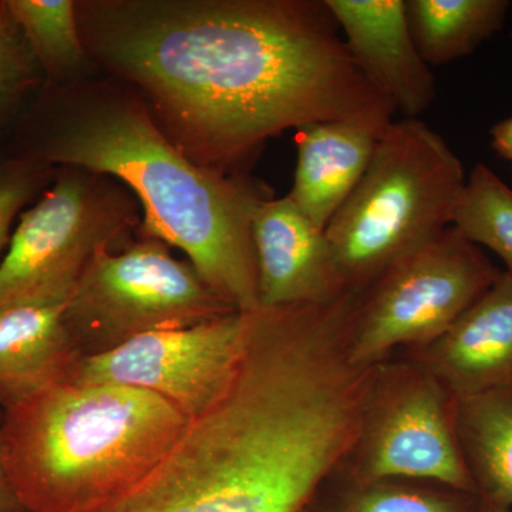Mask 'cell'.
I'll list each match as a JSON object with an SVG mask.
<instances>
[{"label": "cell", "mask_w": 512, "mask_h": 512, "mask_svg": "<svg viewBox=\"0 0 512 512\" xmlns=\"http://www.w3.org/2000/svg\"><path fill=\"white\" fill-rule=\"evenodd\" d=\"M248 322V312H234L191 328L137 336L110 352L83 357L70 382L147 390L195 419L234 379Z\"/></svg>", "instance_id": "obj_9"}, {"label": "cell", "mask_w": 512, "mask_h": 512, "mask_svg": "<svg viewBox=\"0 0 512 512\" xmlns=\"http://www.w3.org/2000/svg\"><path fill=\"white\" fill-rule=\"evenodd\" d=\"M453 227L503 259L512 275V188L485 164H477L467 177Z\"/></svg>", "instance_id": "obj_18"}, {"label": "cell", "mask_w": 512, "mask_h": 512, "mask_svg": "<svg viewBox=\"0 0 512 512\" xmlns=\"http://www.w3.org/2000/svg\"><path fill=\"white\" fill-rule=\"evenodd\" d=\"M76 15L90 62L146 97L201 167L248 175L289 128L380 137L394 121L325 0H82Z\"/></svg>", "instance_id": "obj_1"}, {"label": "cell", "mask_w": 512, "mask_h": 512, "mask_svg": "<svg viewBox=\"0 0 512 512\" xmlns=\"http://www.w3.org/2000/svg\"><path fill=\"white\" fill-rule=\"evenodd\" d=\"M3 409L6 471L28 512H83L126 493L190 423L158 394L117 384L56 383Z\"/></svg>", "instance_id": "obj_3"}, {"label": "cell", "mask_w": 512, "mask_h": 512, "mask_svg": "<svg viewBox=\"0 0 512 512\" xmlns=\"http://www.w3.org/2000/svg\"><path fill=\"white\" fill-rule=\"evenodd\" d=\"M453 406L446 387L423 365L389 373L377 367L352 453L356 481H421L477 495L458 444Z\"/></svg>", "instance_id": "obj_8"}, {"label": "cell", "mask_w": 512, "mask_h": 512, "mask_svg": "<svg viewBox=\"0 0 512 512\" xmlns=\"http://www.w3.org/2000/svg\"><path fill=\"white\" fill-rule=\"evenodd\" d=\"M508 0H406L417 49L430 67L473 55L503 30Z\"/></svg>", "instance_id": "obj_16"}, {"label": "cell", "mask_w": 512, "mask_h": 512, "mask_svg": "<svg viewBox=\"0 0 512 512\" xmlns=\"http://www.w3.org/2000/svg\"><path fill=\"white\" fill-rule=\"evenodd\" d=\"M476 512H512V507H494V505H487L478 501Z\"/></svg>", "instance_id": "obj_24"}, {"label": "cell", "mask_w": 512, "mask_h": 512, "mask_svg": "<svg viewBox=\"0 0 512 512\" xmlns=\"http://www.w3.org/2000/svg\"><path fill=\"white\" fill-rule=\"evenodd\" d=\"M360 69L403 119L436 100V79L414 42L406 0H325Z\"/></svg>", "instance_id": "obj_11"}, {"label": "cell", "mask_w": 512, "mask_h": 512, "mask_svg": "<svg viewBox=\"0 0 512 512\" xmlns=\"http://www.w3.org/2000/svg\"><path fill=\"white\" fill-rule=\"evenodd\" d=\"M424 349L423 366L453 399L512 383V275L497 282Z\"/></svg>", "instance_id": "obj_12"}, {"label": "cell", "mask_w": 512, "mask_h": 512, "mask_svg": "<svg viewBox=\"0 0 512 512\" xmlns=\"http://www.w3.org/2000/svg\"><path fill=\"white\" fill-rule=\"evenodd\" d=\"M64 303H23L0 309L3 407L72 379L83 357L64 325Z\"/></svg>", "instance_id": "obj_13"}, {"label": "cell", "mask_w": 512, "mask_h": 512, "mask_svg": "<svg viewBox=\"0 0 512 512\" xmlns=\"http://www.w3.org/2000/svg\"><path fill=\"white\" fill-rule=\"evenodd\" d=\"M466 181L463 163L439 133L420 119L394 120L325 229L346 289L365 292L390 266L451 227Z\"/></svg>", "instance_id": "obj_4"}, {"label": "cell", "mask_w": 512, "mask_h": 512, "mask_svg": "<svg viewBox=\"0 0 512 512\" xmlns=\"http://www.w3.org/2000/svg\"><path fill=\"white\" fill-rule=\"evenodd\" d=\"M49 167L29 157L0 163V259L12 238L13 221L47 177Z\"/></svg>", "instance_id": "obj_21"}, {"label": "cell", "mask_w": 512, "mask_h": 512, "mask_svg": "<svg viewBox=\"0 0 512 512\" xmlns=\"http://www.w3.org/2000/svg\"><path fill=\"white\" fill-rule=\"evenodd\" d=\"M2 421V417H0ZM0 512H28L13 491L3 458L2 436H0Z\"/></svg>", "instance_id": "obj_22"}, {"label": "cell", "mask_w": 512, "mask_h": 512, "mask_svg": "<svg viewBox=\"0 0 512 512\" xmlns=\"http://www.w3.org/2000/svg\"><path fill=\"white\" fill-rule=\"evenodd\" d=\"M453 410L478 501L512 507V383L454 399Z\"/></svg>", "instance_id": "obj_15"}, {"label": "cell", "mask_w": 512, "mask_h": 512, "mask_svg": "<svg viewBox=\"0 0 512 512\" xmlns=\"http://www.w3.org/2000/svg\"><path fill=\"white\" fill-rule=\"evenodd\" d=\"M490 136L495 153L512 164V117L495 124L490 130Z\"/></svg>", "instance_id": "obj_23"}, {"label": "cell", "mask_w": 512, "mask_h": 512, "mask_svg": "<svg viewBox=\"0 0 512 512\" xmlns=\"http://www.w3.org/2000/svg\"><path fill=\"white\" fill-rule=\"evenodd\" d=\"M43 72L62 84L80 80L90 63L73 0H6Z\"/></svg>", "instance_id": "obj_17"}, {"label": "cell", "mask_w": 512, "mask_h": 512, "mask_svg": "<svg viewBox=\"0 0 512 512\" xmlns=\"http://www.w3.org/2000/svg\"><path fill=\"white\" fill-rule=\"evenodd\" d=\"M42 72L5 2H0V114L28 92Z\"/></svg>", "instance_id": "obj_20"}, {"label": "cell", "mask_w": 512, "mask_h": 512, "mask_svg": "<svg viewBox=\"0 0 512 512\" xmlns=\"http://www.w3.org/2000/svg\"><path fill=\"white\" fill-rule=\"evenodd\" d=\"M238 312L188 261L146 237L121 252L100 248L64 303V325L82 357L137 336L184 329Z\"/></svg>", "instance_id": "obj_5"}, {"label": "cell", "mask_w": 512, "mask_h": 512, "mask_svg": "<svg viewBox=\"0 0 512 512\" xmlns=\"http://www.w3.org/2000/svg\"><path fill=\"white\" fill-rule=\"evenodd\" d=\"M477 507V495L383 480L355 481V487L326 512H476Z\"/></svg>", "instance_id": "obj_19"}, {"label": "cell", "mask_w": 512, "mask_h": 512, "mask_svg": "<svg viewBox=\"0 0 512 512\" xmlns=\"http://www.w3.org/2000/svg\"><path fill=\"white\" fill-rule=\"evenodd\" d=\"M109 175L63 167L56 183L20 215L0 259V309L64 303L100 248L137 225V207Z\"/></svg>", "instance_id": "obj_6"}, {"label": "cell", "mask_w": 512, "mask_h": 512, "mask_svg": "<svg viewBox=\"0 0 512 512\" xmlns=\"http://www.w3.org/2000/svg\"><path fill=\"white\" fill-rule=\"evenodd\" d=\"M303 512H312V511H311V507L306 508V510H305V511H303Z\"/></svg>", "instance_id": "obj_25"}, {"label": "cell", "mask_w": 512, "mask_h": 512, "mask_svg": "<svg viewBox=\"0 0 512 512\" xmlns=\"http://www.w3.org/2000/svg\"><path fill=\"white\" fill-rule=\"evenodd\" d=\"M62 86L29 158L120 180L140 200L146 237L181 249L238 312L261 308L252 218L274 192L249 174L194 163L128 84L77 80Z\"/></svg>", "instance_id": "obj_2"}, {"label": "cell", "mask_w": 512, "mask_h": 512, "mask_svg": "<svg viewBox=\"0 0 512 512\" xmlns=\"http://www.w3.org/2000/svg\"><path fill=\"white\" fill-rule=\"evenodd\" d=\"M503 272L453 225L444 229L362 292L350 348L353 362L376 367L396 348H426Z\"/></svg>", "instance_id": "obj_7"}, {"label": "cell", "mask_w": 512, "mask_h": 512, "mask_svg": "<svg viewBox=\"0 0 512 512\" xmlns=\"http://www.w3.org/2000/svg\"><path fill=\"white\" fill-rule=\"evenodd\" d=\"M252 235L262 308L328 302L350 292L325 229L316 227L288 195L256 207Z\"/></svg>", "instance_id": "obj_10"}, {"label": "cell", "mask_w": 512, "mask_h": 512, "mask_svg": "<svg viewBox=\"0 0 512 512\" xmlns=\"http://www.w3.org/2000/svg\"><path fill=\"white\" fill-rule=\"evenodd\" d=\"M377 138L338 121L296 130L298 163L288 197L320 229H326L365 175Z\"/></svg>", "instance_id": "obj_14"}]
</instances>
